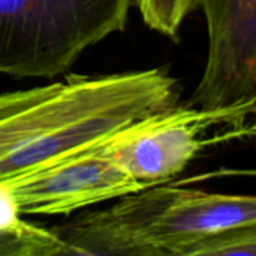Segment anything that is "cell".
Instances as JSON below:
<instances>
[{
  "label": "cell",
  "mask_w": 256,
  "mask_h": 256,
  "mask_svg": "<svg viewBox=\"0 0 256 256\" xmlns=\"http://www.w3.org/2000/svg\"><path fill=\"white\" fill-rule=\"evenodd\" d=\"M66 256H101V254H95V253H88V252H74L71 254Z\"/></svg>",
  "instance_id": "12"
},
{
  "label": "cell",
  "mask_w": 256,
  "mask_h": 256,
  "mask_svg": "<svg viewBox=\"0 0 256 256\" xmlns=\"http://www.w3.org/2000/svg\"><path fill=\"white\" fill-rule=\"evenodd\" d=\"M102 142L46 169L6 181L22 216H68L145 187L119 168Z\"/></svg>",
  "instance_id": "6"
},
{
  "label": "cell",
  "mask_w": 256,
  "mask_h": 256,
  "mask_svg": "<svg viewBox=\"0 0 256 256\" xmlns=\"http://www.w3.org/2000/svg\"><path fill=\"white\" fill-rule=\"evenodd\" d=\"M256 138V100L217 108L174 106L106 139L102 151L145 188L170 182L210 146Z\"/></svg>",
  "instance_id": "3"
},
{
  "label": "cell",
  "mask_w": 256,
  "mask_h": 256,
  "mask_svg": "<svg viewBox=\"0 0 256 256\" xmlns=\"http://www.w3.org/2000/svg\"><path fill=\"white\" fill-rule=\"evenodd\" d=\"M170 256H256V224L211 235Z\"/></svg>",
  "instance_id": "8"
},
{
  "label": "cell",
  "mask_w": 256,
  "mask_h": 256,
  "mask_svg": "<svg viewBox=\"0 0 256 256\" xmlns=\"http://www.w3.org/2000/svg\"><path fill=\"white\" fill-rule=\"evenodd\" d=\"M162 68L70 77L47 86L0 94V158L22 144L130 95L152 80Z\"/></svg>",
  "instance_id": "4"
},
{
  "label": "cell",
  "mask_w": 256,
  "mask_h": 256,
  "mask_svg": "<svg viewBox=\"0 0 256 256\" xmlns=\"http://www.w3.org/2000/svg\"><path fill=\"white\" fill-rule=\"evenodd\" d=\"M17 200L6 182H0V230L16 228L22 222Z\"/></svg>",
  "instance_id": "10"
},
{
  "label": "cell",
  "mask_w": 256,
  "mask_h": 256,
  "mask_svg": "<svg viewBox=\"0 0 256 256\" xmlns=\"http://www.w3.org/2000/svg\"><path fill=\"white\" fill-rule=\"evenodd\" d=\"M236 176H246V178H256V169H235V168H220L217 170L198 175L193 178H187L184 181H180L178 184H188V182H200L216 178H236Z\"/></svg>",
  "instance_id": "11"
},
{
  "label": "cell",
  "mask_w": 256,
  "mask_h": 256,
  "mask_svg": "<svg viewBox=\"0 0 256 256\" xmlns=\"http://www.w3.org/2000/svg\"><path fill=\"white\" fill-rule=\"evenodd\" d=\"M133 0H0V74L53 78L122 32Z\"/></svg>",
  "instance_id": "2"
},
{
  "label": "cell",
  "mask_w": 256,
  "mask_h": 256,
  "mask_svg": "<svg viewBox=\"0 0 256 256\" xmlns=\"http://www.w3.org/2000/svg\"><path fill=\"white\" fill-rule=\"evenodd\" d=\"M206 22L208 53L188 106L217 108L256 100V0H193Z\"/></svg>",
  "instance_id": "5"
},
{
  "label": "cell",
  "mask_w": 256,
  "mask_h": 256,
  "mask_svg": "<svg viewBox=\"0 0 256 256\" xmlns=\"http://www.w3.org/2000/svg\"><path fill=\"white\" fill-rule=\"evenodd\" d=\"M256 224V194H222L178 182L146 187L59 226L74 252L170 256L204 238Z\"/></svg>",
  "instance_id": "1"
},
{
  "label": "cell",
  "mask_w": 256,
  "mask_h": 256,
  "mask_svg": "<svg viewBox=\"0 0 256 256\" xmlns=\"http://www.w3.org/2000/svg\"><path fill=\"white\" fill-rule=\"evenodd\" d=\"M133 4L150 29L170 40L178 38L184 20L193 12V0H133Z\"/></svg>",
  "instance_id": "9"
},
{
  "label": "cell",
  "mask_w": 256,
  "mask_h": 256,
  "mask_svg": "<svg viewBox=\"0 0 256 256\" xmlns=\"http://www.w3.org/2000/svg\"><path fill=\"white\" fill-rule=\"evenodd\" d=\"M72 248L58 228L24 218L12 229L0 230V256H66Z\"/></svg>",
  "instance_id": "7"
}]
</instances>
